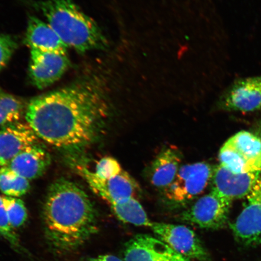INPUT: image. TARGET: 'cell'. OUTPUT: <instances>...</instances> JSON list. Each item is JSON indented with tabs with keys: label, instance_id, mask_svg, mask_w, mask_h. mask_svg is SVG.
I'll return each mask as SVG.
<instances>
[{
	"label": "cell",
	"instance_id": "1",
	"mask_svg": "<svg viewBox=\"0 0 261 261\" xmlns=\"http://www.w3.org/2000/svg\"><path fill=\"white\" fill-rule=\"evenodd\" d=\"M102 82L83 77L33 99L25 120L38 138L58 148L78 151L96 140L109 107Z\"/></svg>",
	"mask_w": 261,
	"mask_h": 261
},
{
	"label": "cell",
	"instance_id": "2",
	"mask_svg": "<svg viewBox=\"0 0 261 261\" xmlns=\"http://www.w3.org/2000/svg\"><path fill=\"white\" fill-rule=\"evenodd\" d=\"M43 214L47 237L59 250H76L97 231V212L89 195L69 179L50 186Z\"/></svg>",
	"mask_w": 261,
	"mask_h": 261
},
{
	"label": "cell",
	"instance_id": "3",
	"mask_svg": "<svg viewBox=\"0 0 261 261\" xmlns=\"http://www.w3.org/2000/svg\"><path fill=\"white\" fill-rule=\"evenodd\" d=\"M35 5L68 47L81 54L109 47V41L96 22L72 0H44Z\"/></svg>",
	"mask_w": 261,
	"mask_h": 261
},
{
	"label": "cell",
	"instance_id": "4",
	"mask_svg": "<svg viewBox=\"0 0 261 261\" xmlns=\"http://www.w3.org/2000/svg\"><path fill=\"white\" fill-rule=\"evenodd\" d=\"M214 169L205 162L181 166L174 180L162 192L166 203L180 207L195 200L210 184Z\"/></svg>",
	"mask_w": 261,
	"mask_h": 261
},
{
	"label": "cell",
	"instance_id": "5",
	"mask_svg": "<svg viewBox=\"0 0 261 261\" xmlns=\"http://www.w3.org/2000/svg\"><path fill=\"white\" fill-rule=\"evenodd\" d=\"M219 160L234 173L261 171V139L246 130L238 133L221 147Z\"/></svg>",
	"mask_w": 261,
	"mask_h": 261
},
{
	"label": "cell",
	"instance_id": "6",
	"mask_svg": "<svg viewBox=\"0 0 261 261\" xmlns=\"http://www.w3.org/2000/svg\"><path fill=\"white\" fill-rule=\"evenodd\" d=\"M231 204L232 201L211 190L182 212L180 219L204 229H220L226 226Z\"/></svg>",
	"mask_w": 261,
	"mask_h": 261
},
{
	"label": "cell",
	"instance_id": "7",
	"mask_svg": "<svg viewBox=\"0 0 261 261\" xmlns=\"http://www.w3.org/2000/svg\"><path fill=\"white\" fill-rule=\"evenodd\" d=\"M149 228L175 252L189 259L211 261L210 254L193 230L182 225L152 222Z\"/></svg>",
	"mask_w": 261,
	"mask_h": 261
},
{
	"label": "cell",
	"instance_id": "8",
	"mask_svg": "<svg viewBox=\"0 0 261 261\" xmlns=\"http://www.w3.org/2000/svg\"><path fill=\"white\" fill-rule=\"evenodd\" d=\"M218 107L222 110L246 113L261 109V76L233 81L221 94Z\"/></svg>",
	"mask_w": 261,
	"mask_h": 261
},
{
	"label": "cell",
	"instance_id": "9",
	"mask_svg": "<svg viewBox=\"0 0 261 261\" xmlns=\"http://www.w3.org/2000/svg\"><path fill=\"white\" fill-rule=\"evenodd\" d=\"M247 198L246 206L230 227L241 244L256 246L261 243V173Z\"/></svg>",
	"mask_w": 261,
	"mask_h": 261
},
{
	"label": "cell",
	"instance_id": "10",
	"mask_svg": "<svg viewBox=\"0 0 261 261\" xmlns=\"http://www.w3.org/2000/svg\"><path fill=\"white\" fill-rule=\"evenodd\" d=\"M70 65L67 53L31 50L29 76L34 86L43 89L60 80Z\"/></svg>",
	"mask_w": 261,
	"mask_h": 261
},
{
	"label": "cell",
	"instance_id": "11",
	"mask_svg": "<svg viewBox=\"0 0 261 261\" xmlns=\"http://www.w3.org/2000/svg\"><path fill=\"white\" fill-rule=\"evenodd\" d=\"M79 169L93 191L110 205L136 198L138 185L126 171L123 170L115 177L103 179L86 168L81 167Z\"/></svg>",
	"mask_w": 261,
	"mask_h": 261
},
{
	"label": "cell",
	"instance_id": "12",
	"mask_svg": "<svg viewBox=\"0 0 261 261\" xmlns=\"http://www.w3.org/2000/svg\"><path fill=\"white\" fill-rule=\"evenodd\" d=\"M124 261H190L159 238L140 234L127 243Z\"/></svg>",
	"mask_w": 261,
	"mask_h": 261
},
{
	"label": "cell",
	"instance_id": "13",
	"mask_svg": "<svg viewBox=\"0 0 261 261\" xmlns=\"http://www.w3.org/2000/svg\"><path fill=\"white\" fill-rule=\"evenodd\" d=\"M261 171L234 173L223 165L215 166L212 191L231 201L247 197L259 178Z\"/></svg>",
	"mask_w": 261,
	"mask_h": 261
},
{
	"label": "cell",
	"instance_id": "14",
	"mask_svg": "<svg viewBox=\"0 0 261 261\" xmlns=\"http://www.w3.org/2000/svg\"><path fill=\"white\" fill-rule=\"evenodd\" d=\"M38 137L28 123L17 122L0 130V168L29 146L35 145Z\"/></svg>",
	"mask_w": 261,
	"mask_h": 261
},
{
	"label": "cell",
	"instance_id": "15",
	"mask_svg": "<svg viewBox=\"0 0 261 261\" xmlns=\"http://www.w3.org/2000/svg\"><path fill=\"white\" fill-rule=\"evenodd\" d=\"M182 154L175 146L163 149L152 162L149 172L151 184L162 192L174 180L181 167Z\"/></svg>",
	"mask_w": 261,
	"mask_h": 261
},
{
	"label": "cell",
	"instance_id": "16",
	"mask_svg": "<svg viewBox=\"0 0 261 261\" xmlns=\"http://www.w3.org/2000/svg\"><path fill=\"white\" fill-rule=\"evenodd\" d=\"M48 153L37 144L29 146L10 162L7 167L26 179L40 177L50 165Z\"/></svg>",
	"mask_w": 261,
	"mask_h": 261
},
{
	"label": "cell",
	"instance_id": "17",
	"mask_svg": "<svg viewBox=\"0 0 261 261\" xmlns=\"http://www.w3.org/2000/svg\"><path fill=\"white\" fill-rule=\"evenodd\" d=\"M24 42L31 50L67 53L68 48L50 25L34 16L29 19Z\"/></svg>",
	"mask_w": 261,
	"mask_h": 261
},
{
	"label": "cell",
	"instance_id": "18",
	"mask_svg": "<svg viewBox=\"0 0 261 261\" xmlns=\"http://www.w3.org/2000/svg\"><path fill=\"white\" fill-rule=\"evenodd\" d=\"M116 217L125 223L149 227L150 221L144 208L136 198L110 205Z\"/></svg>",
	"mask_w": 261,
	"mask_h": 261
},
{
	"label": "cell",
	"instance_id": "19",
	"mask_svg": "<svg viewBox=\"0 0 261 261\" xmlns=\"http://www.w3.org/2000/svg\"><path fill=\"white\" fill-rule=\"evenodd\" d=\"M20 98L0 90V127L19 122L27 107Z\"/></svg>",
	"mask_w": 261,
	"mask_h": 261
},
{
	"label": "cell",
	"instance_id": "20",
	"mask_svg": "<svg viewBox=\"0 0 261 261\" xmlns=\"http://www.w3.org/2000/svg\"><path fill=\"white\" fill-rule=\"evenodd\" d=\"M30 189V180L4 166L0 168V191L7 197L19 198Z\"/></svg>",
	"mask_w": 261,
	"mask_h": 261
},
{
	"label": "cell",
	"instance_id": "21",
	"mask_svg": "<svg viewBox=\"0 0 261 261\" xmlns=\"http://www.w3.org/2000/svg\"><path fill=\"white\" fill-rule=\"evenodd\" d=\"M10 226L14 230L23 226L28 219V211L23 201L15 197L3 196Z\"/></svg>",
	"mask_w": 261,
	"mask_h": 261
},
{
	"label": "cell",
	"instance_id": "22",
	"mask_svg": "<svg viewBox=\"0 0 261 261\" xmlns=\"http://www.w3.org/2000/svg\"><path fill=\"white\" fill-rule=\"evenodd\" d=\"M123 171L117 160L112 156H106L97 163L94 173L99 178L108 179L115 177Z\"/></svg>",
	"mask_w": 261,
	"mask_h": 261
},
{
	"label": "cell",
	"instance_id": "23",
	"mask_svg": "<svg viewBox=\"0 0 261 261\" xmlns=\"http://www.w3.org/2000/svg\"><path fill=\"white\" fill-rule=\"evenodd\" d=\"M0 236L13 246L20 247L18 238L15 230L10 226L2 196H0Z\"/></svg>",
	"mask_w": 261,
	"mask_h": 261
},
{
	"label": "cell",
	"instance_id": "24",
	"mask_svg": "<svg viewBox=\"0 0 261 261\" xmlns=\"http://www.w3.org/2000/svg\"><path fill=\"white\" fill-rule=\"evenodd\" d=\"M17 46L11 36L0 34V71L8 64Z\"/></svg>",
	"mask_w": 261,
	"mask_h": 261
},
{
	"label": "cell",
	"instance_id": "25",
	"mask_svg": "<svg viewBox=\"0 0 261 261\" xmlns=\"http://www.w3.org/2000/svg\"><path fill=\"white\" fill-rule=\"evenodd\" d=\"M87 261H124L117 256L111 255V254H105L96 257H93Z\"/></svg>",
	"mask_w": 261,
	"mask_h": 261
}]
</instances>
